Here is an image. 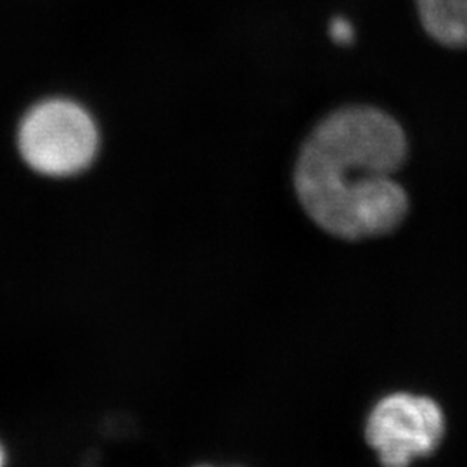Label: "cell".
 <instances>
[{"label": "cell", "mask_w": 467, "mask_h": 467, "mask_svg": "<svg viewBox=\"0 0 467 467\" xmlns=\"http://www.w3.org/2000/svg\"><path fill=\"white\" fill-rule=\"evenodd\" d=\"M409 158L400 121L378 106L350 104L322 118L295 165V191L326 233L364 239L395 231L409 194L395 179Z\"/></svg>", "instance_id": "cell-1"}, {"label": "cell", "mask_w": 467, "mask_h": 467, "mask_svg": "<svg viewBox=\"0 0 467 467\" xmlns=\"http://www.w3.org/2000/svg\"><path fill=\"white\" fill-rule=\"evenodd\" d=\"M17 150L23 161L40 175H78L98 156L99 129L82 104L50 98L36 102L21 118Z\"/></svg>", "instance_id": "cell-2"}, {"label": "cell", "mask_w": 467, "mask_h": 467, "mask_svg": "<svg viewBox=\"0 0 467 467\" xmlns=\"http://www.w3.org/2000/svg\"><path fill=\"white\" fill-rule=\"evenodd\" d=\"M443 430L445 419L436 401L393 393L372 409L366 436L384 467H407L412 459L438 447Z\"/></svg>", "instance_id": "cell-3"}, {"label": "cell", "mask_w": 467, "mask_h": 467, "mask_svg": "<svg viewBox=\"0 0 467 467\" xmlns=\"http://www.w3.org/2000/svg\"><path fill=\"white\" fill-rule=\"evenodd\" d=\"M420 26L445 49H467V0H414Z\"/></svg>", "instance_id": "cell-4"}, {"label": "cell", "mask_w": 467, "mask_h": 467, "mask_svg": "<svg viewBox=\"0 0 467 467\" xmlns=\"http://www.w3.org/2000/svg\"><path fill=\"white\" fill-rule=\"evenodd\" d=\"M331 38L339 46H350L353 42V26L348 19L345 17H336L331 23Z\"/></svg>", "instance_id": "cell-5"}, {"label": "cell", "mask_w": 467, "mask_h": 467, "mask_svg": "<svg viewBox=\"0 0 467 467\" xmlns=\"http://www.w3.org/2000/svg\"><path fill=\"white\" fill-rule=\"evenodd\" d=\"M5 462H7V457H5V451H4V447L0 443V467H5Z\"/></svg>", "instance_id": "cell-6"}, {"label": "cell", "mask_w": 467, "mask_h": 467, "mask_svg": "<svg viewBox=\"0 0 467 467\" xmlns=\"http://www.w3.org/2000/svg\"><path fill=\"white\" fill-rule=\"evenodd\" d=\"M196 467H213V466H196Z\"/></svg>", "instance_id": "cell-7"}]
</instances>
